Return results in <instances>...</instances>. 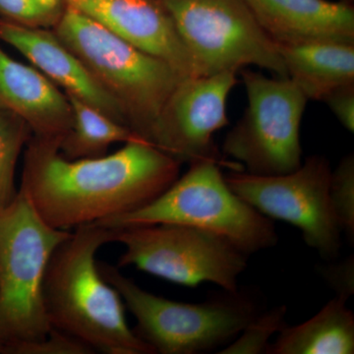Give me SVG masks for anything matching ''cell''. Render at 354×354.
Listing matches in <instances>:
<instances>
[{
  "instance_id": "ba28073f",
  "label": "cell",
  "mask_w": 354,
  "mask_h": 354,
  "mask_svg": "<svg viewBox=\"0 0 354 354\" xmlns=\"http://www.w3.org/2000/svg\"><path fill=\"white\" fill-rule=\"evenodd\" d=\"M247 106L227 133L223 152L254 176H279L302 164L300 125L307 97L288 77L241 72Z\"/></svg>"
},
{
  "instance_id": "9a60e30c",
  "label": "cell",
  "mask_w": 354,
  "mask_h": 354,
  "mask_svg": "<svg viewBox=\"0 0 354 354\" xmlns=\"http://www.w3.org/2000/svg\"><path fill=\"white\" fill-rule=\"evenodd\" d=\"M0 111L19 116L39 138L62 140L72 124L64 92L32 64L17 62L0 46Z\"/></svg>"
},
{
  "instance_id": "ac0fdd59",
  "label": "cell",
  "mask_w": 354,
  "mask_h": 354,
  "mask_svg": "<svg viewBox=\"0 0 354 354\" xmlns=\"http://www.w3.org/2000/svg\"><path fill=\"white\" fill-rule=\"evenodd\" d=\"M65 95L71 108L72 124L60 140L62 157L70 160L100 158L106 155L111 144L143 140L99 109L74 95Z\"/></svg>"
},
{
  "instance_id": "4fadbf2b",
  "label": "cell",
  "mask_w": 354,
  "mask_h": 354,
  "mask_svg": "<svg viewBox=\"0 0 354 354\" xmlns=\"http://www.w3.org/2000/svg\"><path fill=\"white\" fill-rule=\"evenodd\" d=\"M0 41L19 51L30 64L64 88V94L78 97L128 127L125 114L115 100L53 30L25 27L0 19Z\"/></svg>"
},
{
  "instance_id": "44dd1931",
  "label": "cell",
  "mask_w": 354,
  "mask_h": 354,
  "mask_svg": "<svg viewBox=\"0 0 354 354\" xmlns=\"http://www.w3.org/2000/svg\"><path fill=\"white\" fill-rule=\"evenodd\" d=\"M285 305L274 307L270 311L258 314L241 330L234 342L227 344L221 354H259L266 353L270 339L285 327L286 314Z\"/></svg>"
},
{
  "instance_id": "4316f807",
  "label": "cell",
  "mask_w": 354,
  "mask_h": 354,
  "mask_svg": "<svg viewBox=\"0 0 354 354\" xmlns=\"http://www.w3.org/2000/svg\"><path fill=\"white\" fill-rule=\"evenodd\" d=\"M0 353H2V346H1V344H0Z\"/></svg>"
},
{
  "instance_id": "d4e9b609",
  "label": "cell",
  "mask_w": 354,
  "mask_h": 354,
  "mask_svg": "<svg viewBox=\"0 0 354 354\" xmlns=\"http://www.w3.org/2000/svg\"><path fill=\"white\" fill-rule=\"evenodd\" d=\"M348 131L354 132V83L342 86L323 100Z\"/></svg>"
},
{
  "instance_id": "484cf974",
  "label": "cell",
  "mask_w": 354,
  "mask_h": 354,
  "mask_svg": "<svg viewBox=\"0 0 354 354\" xmlns=\"http://www.w3.org/2000/svg\"><path fill=\"white\" fill-rule=\"evenodd\" d=\"M337 1L341 2V3L346 4V6H354V0H337Z\"/></svg>"
},
{
  "instance_id": "9c48e42d",
  "label": "cell",
  "mask_w": 354,
  "mask_h": 354,
  "mask_svg": "<svg viewBox=\"0 0 354 354\" xmlns=\"http://www.w3.org/2000/svg\"><path fill=\"white\" fill-rule=\"evenodd\" d=\"M198 76L239 72L249 65L288 77L277 44L243 0H162Z\"/></svg>"
},
{
  "instance_id": "8fae6325",
  "label": "cell",
  "mask_w": 354,
  "mask_h": 354,
  "mask_svg": "<svg viewBox=\"0 0 354 354\" xmlns=\"http://www.w3.org/2000/svg\"><path fill=\"white\" fill-rule=\"evenodd\" d=\"M236 74L184 77L158 114L149 143L181 165L212 160L241 171V165L221 158L213 138L228 124L227 99Z\"/></svg>"
},
{
  "instance_id": "7c38bea8",
  "label": "cell",
  "mask_w": 354,
  "mask_h": 354,
  "mask_svg": "<svg viewBox=\"0 0 354 354\" xmlns=\"http://www.w3.org/2000/svg\"><path fill=\"white\" fill-rule=\"evenodd\" d=\"M140 50L167 62L183 76L196 67L162 0H65Z\"/></svg>"
},
{
  "instance_id": "d6986e66",
  "label": "cell",
  "mask_w": 354,
  "mask_h": 354,
  "mask_svg": "<svg viewBox=\"0 0 354 354\" xmlns=\"http://www.w3.org/2000/svg\"><path fill=\"white\" fill-rule=\"evenodd\" d=\"M32 136L31 127L25 120L9 111H0V211L17 197L16 165Z\"/></svg>"
},
{
  "instance_id": "30bf717a",
  "label": "cell",
  "mask_w": 354,
  "mask_h": 354,
  "mask_svg": "<svg viewBox=\"0 0 354 354\" xmlns=\"http://www.w3.org/2000/svg\"><path fill=\"white\" fill-rule=\"evenodd\" d=\"M332 169L323 156H311L300 167L279 176L232 171L230 189L270 220L286 221L301 232L310 248L326 260L339 255L342 232L330 205Z\"/></svg>"
},
{
  "instance_id": "cb8c5ba5",
  "label": "cell",
  "mask_w": 354,
  "mask_h": 354,
  "mask_svg": "<svg viewBox=\"0 0 354 354\" xmlns=\"http://www.w3.org/2000/svg\"><path fill=\"white\" fill-rule=\"evenodd\" d=\"M322 274L330 288L337 293V297L348 300L354 293V258H346L341 263L325 265L319 267Z\"/></svg>"
},
{
  "instance_id": "ffe728a7",
  "label": "cell",
  "mask_w": 354,
  "mask_h": 354,
  "mask_svg": "<svg viewBox=\"0 0 354 354\" xmlns=\"http://www.w3.org/2000/svg\"><path fill=\"white\" fill-rule=\"evenodd\" d=\"M65 0H0V19L53 30L66 11Z\"/></svg>"
},
{
  "instance_id": "5bb4252c",
  "label": "cell",
  "mask_w": 354,
  "mask_h": 354,
  "mask_svg": "<svg viewBox=\"0 0 354 354\" xmlns=\"http://www.w3.org/2000/svg\"><path fill=\"white\" fill-rule=\"evenodd\" d=\"M243 1L276 44H354V6L329 0Z\"/></svg>"
},
{
  "instance_id": "7a4b0ae2",
  "label": "cell",
  "mask_w": 354,
  "mask_h": 354,
  "mask_svg": "<svg viewBox=\"0 0 354 354\" xmlns=\"http://www.w3.org/2000/svg\"><path fill=\"white\" fill-rule=\"evenodd\" d=\"M113 241V228L88 223L58 245L44 281L48 320L95 353L153 354L130 329L122 298L97 268V251Z\"/></svg>"
},
{
  "instance_id": "6da1fadb",
  "label": "cell",
  "mask_w": 354,
  "mask_h": 354,
  "mask_svg": "<svg viewBox=\"0 0 354 354\" xmlns=\"http://www.w3.org/2000/svg\"><path fill=\"white\" fill-rule=\"evenodd\" d=\"M59 140L32 135L26 146L19 190L50 227L69 230L131 213L160 196L181 164L144 140L111 155L70 160Z\"/></svg>"
},
{
  "instance_id": "3957f363",
  "label": "cell",
  "mask_w": 354,
  "mask_h": 354,
  "mask_svg": "<svg viewBox=\"0 0 354 354\" xmlns=\"http://www.w3.org/2000/svg\"><path fill=\"white\" fill-rule=\"evenodd\" d=\"M97 82L115 100L137 136L148 142L158 114L184 77L167 62L118 38L67 7L53 28Z\"/></svg>"
},
{
  "instance_id": "52a82bcc",
  "label": "cell",
  "mask_w": 354,
  "mask_h": 354,
  "mask_svg": "<svg viewBox=\"0 0 354 354\" xmlns=\"http://www.w3.org/2000/svg\"><path fill=\"white\" fill-rule=\"evenodd\" d=\"M114 241L125 247L118 267L133 266L177 285L194 288L212 283L239 291L249 255L208 230L178 223L113 228Z\"/></svg>"
},
{
  "instance_id": "5b68a950",
  "label": "cell",
  "mask_w": 354,
  "mask_h": 354,
  "mask_svg": "<svg viewBox=\"0 0 354 354\" xmlns=\"http://www.w3.org/2000/svg\"><path fill=\"white\" fill-rule=\"evenodd\" d=\"M189 165L183 176L146 206L95 223L108 228L162 223L189 225L220 235L247 255L277 245L272 220L230 189L221 165L202 160Z\"/></svg>"
},
{
  "instance_id": "2e32d148",
  "label": "cell",
  "mask_w": 354,
  "mask_h": 354,
  "mask_svg": "<svg viewBox=\"0 0 354 354\" xmlns=\"http://www.w3.org/2000/svg\"><path fill=\"white\" fill-rule=\"evenodd\" d=\"M286 74L307 100L322 101L335 88L354 83V44L315 41L278 44Z\"/></svg>"
},
{
  "instance_id": "277c9868",
  "label": "cell",
  "mask_w": 354,
  "mask_h": 354,
  "mask_svg": "<svg viewBox=\"0 0 354 354\" xmlns=\"http://www.w3.org/2000/svg\"><path fill=\"white\" fill-rule=\"evenodd\" d=\"M69 230L50 227L22 191L0 211V344L2 353L41 341L51 327L44 281L51 255Z\"/></svg>"
},
{
  "instance_id": "7402d4cb",
  "label": "cell",
  "mask_w": 354,
  "mask_h": 354,
  "mask_svg": "<svg viewBox=\"0 0 354 354\" xmlns=\"http://www.w3.org/2000/svg\"><path fill=\"white\" fill-rule=\"evenodd\" d=\"M330 205L341 232L354 241V155L346 156L330 179Z\"/></svg>"
},
{
  "instance_id": "e0dca14e",
  "label": "cell",
  "mask_w": 354,
  "mask_h": 354,
  "mask_svg": "<svg viewBox=\"0 0 354 354\" xmlns=\"http://www.w3.org/2000/svg\"><path fill=\"white\" fill-rule=\"evenodd\" d=\"M346 301L335 297L306 322L285 326L266 353H354V315Z\"/></svg>"
},
{
  "instance_id": "8992f818",
  "label": "cell",
  "mask_w": 354,
  "mask_h": 354,
  "mask_svg": "<svg viewBox=\"0 0 354 354\" xmlns=\"http://www.w3.org/2000/svg\"><path fill=\"white\" fill-rule=\"evenodd\" d=\"M97 268L134 316L133 332L153 353L212 351L232 342L259 314L252 300L239 290L202 304H184L144 290L121 274L118 267L97 262Z\"/></svg>"
},
{
  "instance_id": "603a6c76",
  "label": "cell",
  "mask_w": 354,
  "mask_h": 354,
  "mask_svg": "<svg viewBox=\"0 0 354 354\" xmlns=\"http://www.w3.org/2000/svg\"><path fill=\"white\" fill-rule=\"evenodd\" d=\"M7 354H91L95 353L90 346L62 330H50V334L41 341L24 342L14 346Z\"/></svg>"
}]
</instances>
